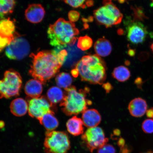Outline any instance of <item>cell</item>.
I'll return each mask as SVG.
<instances>
[{"label":"cell","mask_w":153,"mask_h":153,"mask_svg":"<svg viewBox=\"0 0 153 153\" xmlns=\"http://www.w3.org/2000/svg\"><path fill=\"white\" fill-rule=\"evenodd\" d=\"M146 115L147 117L153 119V108H151L147 110L146 112Z\"/></svg>","instance_id":"obj_31"},{"label":"cell","mask_w":153,"mask_h":153,"mask_svg":"<svg viewBox=\"0 0 153 153\" xmlns=\"http://www.w3.org/2000/svg\"><path fill=\"white\" fill-rule=\"evenodd\" d=\"M3 122H0V128H1L3 127Z\"/></svg>","instance_id":"obj_40"},{"label":"cell","mask_w":153,"mask_h":153,"mask_svg":"<svg viewBox=\"0 0 153 153\" xmlns=\"http://www.w3.org/2000/svg\"><path fill=\"white\" fill-rule=\"evenodd\" d=\"M83 125L82 120L76 116L73 117L66 123L68 132L74 136L83 134L84 131Z\"/></svg>","instance_id":"obj_17"},{"label":"cell","mask_w":153,"mask_h":153,"mask_svg":"<svg viewBox=\"0 0 153 153\" xmlns=\"http://www.w3.org/2000/svg\"><path fill=\"white\" fill-rule=\"evenodd\" d=\"M133 10H134V16L135 18L136 19H142L144 18L145 17V15L143 14L142 10L140 9L139 8H133Z\"/></svg>","instance_id":"obj_30"},{"label":"cell","mask_w":153,"mask_h":153,"mask_svg":"<svg viewBox=\"0 0 153 153\" xmlns=\"http://www.w3.org/2000/svg\"><path fill=\"white\" fill-rule=\"evenodd\" d=\"M22 79L19 72L11 69L4 73L0 79V99L18 96L22 88Z\"/></svg>","instance_id":"obj_6"},{"label":"cell","mask_w":153,"mask_h":153,"mask_svg":"<svg viewBox=\"0 0 153 153\" xmlns=\"http://www.w3.org/2000/svg\"><path fill=\"white\" fill-rule=\"evenodd\" d=\"M15 5V0H0V17L12 13Z\"/></svg>","instance_id":"obj_24"},{"label":"cell","mask_w":153,"mask_h":153,"mask_svg":"<svg viewBox=\"0 0 153 153\" xmlns=\"http://www.w3.org/2000/svg\"><path fill=\"white\" fill-rule=\"evenodd\" d=\"M120 3H123L125 2V0H118Z\"/></svg>","instance_id":"obj_38"},{"label":"cell","mask_w":153,"mask_h":153,"mask_svg":"<svg viewBox=\"0 0 153 153\" xmlns=\"http://www.w3.org/2000/svg\"><path fill=\"white\" fill-rule=\"evenodd\" d=\"M28 104L30 116L38 120L48 113L53 112L52 110L53 105L45 97L30 98Z\"/></svg>","instance_id":"obj_10"},{"label":"cell","mask_w":153,"mask_h":153,"mask_svg":"<svg viewBox=\"0 0 153 153\" xmlns=\"http://www.w3.org/2000/svg\"><path fill=\"white\" fill-rule=\"evenodd\" d=\"M142 129L145 133H153V120L148 119L144 120L142 124Z\"/></svg>","instance_id":"obj_26"},{"label":"cell","mask_w":153,"mask_h":153,"mask_svg":"<svg viewBox=\"0 0 153 153\" xmlns=\"http://www.w3.org/2000/svg\"><path fill=\"white\" fill-rule=\"evenodd\" d=\"M89 91L88 88L78 91L74 86L65 89L64 98L60 105L64 114L71 116L82 113L87 110L88 105L92 103L86 98V94Z\"/></svg>","instance_id":"obj_4"},{"label":"cell","mask_w":153,"mask_h":153,"mask_svg":"<svg viewBox=\"0 0 153 153\" xmlns=\"http://www.w3.org/2000/svg\"><path fill=\"white\" fill-rule=\"evenodd\" d=\"M82 120L84 126L91 128L97 127L101 122V118L98 111L91 109L82 113Z\"/></svg>","instance_id":"obj_15"},{"label":"cell","mask_w":153,"mask_h":153,"mask_svg":"<svg viewBox=\"0 0 153 153\" xmlns=\"http://www.w3.org/2000/svg\"><path fill=\"white\" fill-rule=\"evenodd\" d=\"M112 75L118 81L124 82L129 79L131 74L128 68L125 66H120L114 69Z\"/></svg>","instance_id":"obj_22"},{"label":"cell","mask_w":153,"mask_h":153,"mask_svg":"<svg viewBox=\"0 0 153 153\" xmlns=\"http://www.w3.org/2000/svg\"><path fill=\"white\" fill-rule=\"evenodd\" d=\"M42 84L39 80L35 79L29 80L25 85V93L30 98L40 97L43 92Z\"/></svg>","instance_id":"obj_16"},{"label":"cell","mask_w":153,"mask_h":153,"mask_svg":"<svg viewBox=\"0 0 153 153\" xmlns=\"http://www.w3.org/2000/svg\"><path fill=\"white\" fill-rule=\"evenodd\" d=\"M47 97L50 102L53 105L62 102L64 98V92L60 88L53 86L48 90Z\"/></svg>","instance_id":"obj_21"},{"label":"cell","mask_w":153,"mask_h":153,"mask_svg":"<svg viewBox=\"0 0 153 153\" xmlns=\"http://www.w3.org/2000/svg\"><path fill=\"white\" fill-rule=\"evenodd\" d=\"M104 88H105V89L106 90L107 92H108L112 88L111 85H110V84L108 83L104 84Z\"/></svg>","instance_id":"obj_34"},{"label":"cell","mask_w":153,"mask_h":153,"mask_svg":"<svg viewBox=\"0 0 153 153\" xmlns=\"http://www.w3.org/2000/svg\"><path fill=\"white\" fill-rule=\"evenodd\" d=\"M142 153H153V152L152 150H150L148 151V152H143Z\"/></svg>","instance_id":"obj_39"},{"label":"cell","mask_w":153,"mask_h":153,"mask_svg":"<svg viewBox=\"0 0 153 153\" xmlns=\"http://www.w3.org/2000/svg\"><path fill=\"white\" fill-rule=\"evenodd\" d=\"M94 48L97 55L101 57H106L111 52L112 46L108 40L102 38L95 42Z\"/></svg>","instance_id":"obj_19"},{"label":"cell","mask_w":153,"mask_h":153,"mask_svg":"<svg viewBox=\"0 0 153 153\" xmlns=\"http://www.w3.org/2000/svg\"><path fill=\"white\" fill-rule=\"evenodd\" d=\"M10 109L11 112L14 116H22L25 115L28 111V104L23 99L17 98L11 102Z\"/></svg>","instance_id":"obj_18"},{"label":"cell","mask_w":153,"mask_h":153,"mask_svg":"<svg viewBox=\"0 0 153 153\" xmlns=\"http://www.w3.org/2000/svg\"><path fill=\"white\" fill-rule=\"evenodd\" d=\"M44 146L47 153H67L71 148L68 134L61 131H48Z\"/></svg>","instance_id":"obj_7"},{"label":"cell","mask_w":153,"mask_h":153,"mask_svg":"<svg viewBox=\"0 0 153 153\" xmlns=\"http://www.w3.org/2000/svg\"><path fill=\"white\" fill-rule=\"evenodd\" d=\"M55 81L59 87L65 89L71 86L72 78L69 74L66 72H62L56 76Z\"/></svg>","instance_id":"obj_23"},{"label":"cell","mask_w":153,"mask_h":153,"mask_svg":"<svg viewBox=\"0 0 153 153\" xmlns=\"http://www.w3.org/2000/svg\"><path fill=\"white\" fill-rule=\"evenodd\" d=\"M17 33L14 21L9 18L0 20V38L13 40Z\"/></svg>","instance_id":"obj_14"},{"label":"cell","mask_w":153,"mask_h":153,"mask_svg":"<svg viewBox=\"0 0 153 153\" xmlns=\"http://www.w3.org/2000/svg\"><path fill=\"white\" fill-rule=\"evenodd\" d=\"M128 108L132 116L135 117H140L146 114L148 104L144 99L137 97L130 102Z\"/></svg>","instance_id":"obj_13"},{"label":"cell","mask_w":153,"mask_h":153,"mask_svg":"<svg viewBox=\"0 0 153 153\" xmlns=\"http://www.w3.org/2000/svg\"><path fill=\"white\" fill-rule=\"evenodd\" d=\"M54 114L53 112L48 113L38 119L48 131H53L59 126V122Z\"/></svg>","instance_id":"obj_20"},{"label":"cell","mask_w":153,"mask_h":153,"mask_svg":"<svg viewBox=\"0 0 153 153\" xmlns=\"http://www.w3.org/2000/svg\"><path fill=\"white\" fill-rule=\"evenodd\" d=\"M121 149V153H130L131 150L127 146H124L122 147Z\"/></svg>","instance_id":"obj_33"},{"label":"cell","mask_w":153,"mask_h":153,"mask_svg":"<svg viewBox=\"0 0 153 153\" xmlns=\"http://www.w3.org/2000/svg\"><path fill=\"white\" fill-rule=\"evenodd\" d=\"M86 4L88 6L91 7V6L93 5L94 1H92V0H88V1H86Z\"/></svg>","instance_id":"obj_36"},{"label":"cell","mask_w":153,"mask_h":153,"mask_svg":"<svg viewBox=\"0 0 153 153\" xmlns=\"http://www.w3.org/2000/svg\"><path fill=\"white\" fill-rule=\"evenodd\" d=\"M45 15V10L40 4H30L25 12L26 20L30 22L37 24L43 20Z\"/></svg>","instance_id":"obj_12"},{"label":"cell","mask_w":153,"mask_h":153,"mask_svg":"<svg viewBox=\"0 0 153 153\" xmlns=\"http://www.w3.org/2000/svg\"><path fill=\"white\" fill-rule=\"evenodd\" d=\"M68 18L71 22L74 23L77 22L80 18L79 13L75 10L70 11L68 13Z\"/></svg>","instance_id":"obj_29"},{"label":"cell","mask_w":153,"mask_h":153,"mask_svg":"<svg viewBox=\"0 0 153 153\" xmlns=\"http://www.w3.org/2000/svg\"><path fill=\"white\" fill-rule=\"evenodd\" d=\"M65 3L74 8L79 7H85L83 3L85 0H64Z\"/></svg>","instance_id":"obj_27"},{"label":"cell","mask_w":153,"mask_h":153,"mask_svg":"<svg viewBox=\"0 0 153 153\" xmlns=\"http://www.w3.org/2000/svg\"><path fill=\"white\" fill-rule=\"evenodd\" d=\"M127 31L128 41L135 45L144 43L148 34L144 25L137 21L131 22L127 26Z\"/></svg>","instance_id":"obj_11"},{"label":"cell","mask_w":153,"mask_h":153,"mask_svg":"<svg viewBox=\"0 0 153 153\" xmlns=\"http://www.w3.org/2000/svg\"><path fill=\"white\" fill-rule=\"evenodd\" d=\"M102 4V7L94 11V16L97 23L107 28L120 24L123 15L112 0H103Z\"/></svg>","instance_id":"obj_5"},{"label":"cell","mask_w":153,"mask_h":153,"mask_svg":"<svg viewBox=\"0 0 153 153\" xmlns=\"http://www.w3.org/2000/svg\"><path fill=\"white\" fill-rule=\"evenodd\" d=\"M28 42L17 33L13 41L6 47L5 55L11 60H20L27 56L30 51Z\"/></svg>","instance_id":"obj_8"},{"label":"cell","mask_w":153,"mask_h":153,"mask_svg":"<svg viewBox=\"0 0 153 153\" xmlns=\"http://www.w3.org/2000/svg\"><path fill=\"white\" fill-rule=\"evenodd\" d=\"M116 149L113 146L106 144L98 149L97 153H116Z\"/></svg>","instance_id":"obj_28"},{"label":"cell","mask_w":153,"mask_h":153,"mask_svg":"<svg viewBox=\"0 0 153 153\" xmlns=\"http://www.w3.org/2000/svg\"><path fill=\"white\" fill-rule=\"evenodd\" d=\"M47 33L51 45L66 47L75 45V36L79 34V31L73 22L61 18L50 25Z\"/></svg>","instance_id":"obj_3"},{"label":"cell","mask_w":153,"mask_h":153,"mask_svg":"<svg viewBox=\"0 0 153 153\" xmlns=\"http://www.w3.org/2000/svg\"><path fill=\"white\" fill-rule=\"evenodd\" d=\"M82 139L91 152L107 144L108 139L105 137L104 131L101 128H89L82 136Z\"/></svg>","instance_id":"obj_9"},{"label":"cell","mask_w":153,"mask_h":153,"mask_svg":"<svg viewBox=\"0 0 153 153\" xmlns=\"http://www.w3.org/2000/svg\"><path fill=\"white\" fill-rule=\"evenodd\" d=\"M143 80L140 77H138L135 79V83L139 88H141V85H142Z\"/></svg>","instance_id":"obj_32"},{"label":"cell","mask_w":153,"mask_h":153,"mask_svg":"<svg viewBox=\"0 0 153 153\" xmlns=\"http://www.w3.org/2000/svg\"><path fill=\"white\" fill-rule=\"evenodd\" d=\"M77 47L82 51H85L89 49L93 45V40L88 36L77 38Z\"/></svg>","instance_id":"obj_25"},{"label":"cell","mask_w":153,"mask_h":153,"mask_svg":"<svg viewBox=\"0 0 153 153\" xmlns=\"http://www.w3.org/2000/svg\"><path fill=\"white\" fill-rule=\"evenodd\" d=\"M150 49L153 53V42L150 46Z\"/></svg>","instance_id":"obj_37"},{"label":"cell","mask_w":153,"mask_h":153,"mask_svg":"<svg viewBox=\"0 0 153 153\" xmlns=\"http://www.w3.org/2000/svg\"><path fill=\"white\" fill-rule=\"evenodd\" d=\"M135 54V51L133 49H130L128 51V54L130 56H133Z\"/></svg>","instance_id":"obj_35"},{"label":"cell","mask_w":153,"mask_h":153,"mask_svg":"<svg viewBox=\"0 0 153 153\" xmlns=\"http://www.w3.org/2000/svg\"><path fill=\"white\" fill-rule=\"evenodd\" d=\"M151 1H152V6L153 7V0H151Z\"/></svg>","instance_id":"obj_41"},{"label":"cell","mask_w":153,"mask_h":153,"mask_svg":"<svg viewBox=\"0 0 153 153\" xmlns=\"http://www.w3.org/2000/svg\"><path fill=\"white\" fill-rule=\"evenodd\" d=\"M74 69L82 81L101 85L106 79V64L97 54L83 56L78 61Z\"/></svg>","instance_id":"obj_2"},{"label":"cell","mask_w":153,"mask_h":153,"mask_svg":"<svg viewBox=\"0 0 153 153\" xmlns=\"http://www.w3.org/2000/svg\"><path fill=\"white\" fill-rule=\"evenodd\" d=\"M30 56L32 60L29 72L34 79L43 84L54 77L65 62L54 49L32 53Z\"/></svg>","instance_id":"obj_1"}]
</instances>
